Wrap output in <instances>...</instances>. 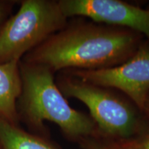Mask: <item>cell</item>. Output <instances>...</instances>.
<instances>
[{"label": "cell", "instance_id": "obj_1", "mask_svg": "<svg viewBox=\"0 0 149 149\" xmlns=\"http://www.w3.org/2000/svg\"><path fill=\"white\" fill-rule=\"evenodd\" d=\"M141 35L131 30L93 22L67 24L21 61L42 65L54 73L111 68L135 54L141 44Z\"/></svg>", "mask_w": 149, "mask_h": 149}, {"label": "cell", "instance_id": "obj_12", "mask_svg": "<svg viewBox=\"0 0 149 149\" xmlns=\"http://www.w3.org/2000/svg\"><path fill=\"white\" fill-rule=\"evenodd\" d=\"M144 111H146L148 112L149 113V95L148 97V99H147L146 104H145V107H144Z\"/></svg>", "mask_w": 149, "mask_h": 149}, {"label": "cell", "instance_id": "obj_2", "mask_svg": "<svg viewBox=\"0 0 149 149\" xmlns=\"http://www.w3.org/2000/svg\"><path fill=\"white\" fill-rule=\"evenodd\" d=\"M22 91L16 104L19 121L41 130L44 121L57 124L70 139L97 135V128L88 115L72 108L56 84L54 72L40 64L19 61Z\"/></svg>", "mask_w": 149, "mask_h": 149}, {"label": "cell", "instance_id": "obj_6", "mask_svg": "<svg viewBox=\"0 0 149 149\" xmlns=\"http://www.w3.org/2000/svg\"><path fill=\"white\" fill-rule=\"evenodd\" d=\"M67 18L84 17L93 22L131 30L149 40V8L120 0H59Z\"/></svg>", "mask_w": 149, "mask_h": 149}, {"label": "cell", "instance_id": "obj_8", "mask_svg": "<svg viewBox=\"0 0 149 149\" xmlns=\"http://www.w3.org/2000/svg\"><path fill=\"white\" fill-rule=\"evenodd\" d=\"M0 149H58L16 124L0 118Z\"/></svg>", "mask_w": 149, "mask_h": 149}, {"label": "cell", "instance_id": "obj_3", "mask_svg": "<svg viewBox=\"0 0 149 149\" xmlns=\"http://www.w3.org/2000/svg\"><path fill=\"white\" fill-rule=\"evenodd\" d=\"M0 26V64L19 61L68 24L58 1L23 0Z\"/></svg>", "mask_w": 149, "mask_h": 149}, {"label": "cell", "instance_id": "obj_11", "mask_svg": "<svg viewBox=\"0 0 149 149\" xmlns=\"http://www.w3.org/2000/svg\"><path fill=\"white\" fill-rule=\"evenodd\" d=\"M17 2L15 0H0V26L8 17Z\"/></svg>", "mask_w": 149, "mask_h": 149}, {"label": "cell", "instance_id": "obj_5", "mask_svg": "<svg viewBox=\"0 0 149 149\" xmlns=\"http://www.w3.org/2000/svg\"><path fill=\"white\" fill-rule=\"evenodd\" d=\"M92 84L124 93L140 110L149 95V45L141 44L129 59L118 66L96 70H62Z\"/></svg>", "mask_w": 149, "mask_h": 149}, {"label": "cell", "instance_id": "obj_7", "mask_svg": "<svg viewBox=\"0 0 149 149\" xmlns=\"http://www.w3.org/2000/svg\"><path fill=\"white\" fill-rule=\"evenodd\" d=\"M19 61L0 64V118L16 125V104L22 91Z\"/></svg>", "mask_w": 149, "mask_h": 149}, {"label": "cell", "instance_id": "obj_10", "mask_svg": "<svg viewBox=\"0 0 149 149\" xmlns=\"http://www.w3.org/2000/svg\"><path fill=\"white\" fill-rule=\"evenodd\" d=\"M79 141L84 149H119L114 142H103L93 137L82 139Z\"/></svg>", "mask_w": 149, "mask_h": 149}, {"label": "cell", "instance_id": "obj_4", "mask_svg": "<svg viewBox=\"0 0 149 149\" xmlns=\"http://www.w3.org/2000/svg\"><path fill=\"white\" fill-rule=\"evenodd\" d=\"M65 97L74 98L86 106L97 131L118 141L129 140L140 126L138 109L109 88L74 77L65 71L55 80Z\"/></svg>", "mask_w": 149, "mask_h": 149}, {"label": "cell", "instance_id": "obj_9", "mask_svg": "<svg viewBox=\"0 0 149 149\" xmlns=\"http://www.w3.org/2000/svg\"><path fill=\"white\" fill-rule=\"evenodd\" d=\"M113 142L119 149H149V133L141 139Z\"/></svg>", "mask_w": 149, "mask_h": 149}]
</instances>
